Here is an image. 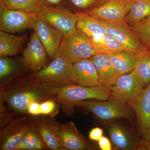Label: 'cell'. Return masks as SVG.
<instances>
[{
	"label": "cell",
	"instance_id": "obj_3",
	"mask_svg": "<svg viewBox=\"0 0 150 150\" xmlns=\"http://www.w3.org/2000/svg\"><path fill=\"white\" fill-rule=\"evenodd\" d=\"M75 106L84 108L102 120L119 118H132V111L129 104L110 96L106 100H87L77 103Z\"/></svg>",
	"mask_w": 150,
	"mask_h": 150
},
{
	"label": "cell",
	"instance_id": "obj_32",
	"mask_svg": "<svg viewBox=\"0 0 150 150\" xmlns=\"http://www.w3.org/2000/svg\"><path fill=\"white\" fill-rule=\"evenodd\" d=\"M41 5L44 7L65 6V0H39Z\"/></svg>",
	"mask_w": 150,
	"mask_h": 150
},
{
	"label": "cell",
	"instance_id": "obj_9",
	"mask_svg": "<svg viewBox=\"0 0 150 150\" xmlns=\"http://www.w3.org/2000/svg\"><path fill=\"white\" fill-rule=\"evenodd\" d=\"M144 87L134 70L121 75L109 89L110 96L130 105L139 96Z\"/></svg>",
	"mask_w": 150,
	"mask_h": 150
},
{
	"label": "cell",
	"instance_id": "obj_16",
	"mask_svg": "<svg viewBox=\"0 0 150 150\" xmlns=\"http://www.w3.org/2000/svg\"><path fill=\"white\" fill-rule=\"evenodd\" d=\"M110 139L118 149L143 150L142 140L118 123H112L108 127Z\"/></svg>",
	"mask_w": 150,
	"mask_h": 150
},
{
	"label": "cell",
	"instance_id": "obj_2",
	"mask_svg": "<svg viewBox=\"0 0 150 150\" xmlns=\"http://www.w3.org/2000/svg\"><path fill=\"white\" fill-rule=\"evenodd\" d=\"M101 53H106L77 30L63 37L57 56H61L73 64L79 60L90 59Z\"/></svg>",
	"mask_w": 150,
	"mask_h": 150
},
{
	"label": "cell",
	"instance_id": "obj_4",
	"mask_svg": "<svg viewBox=\"0 0 150 150\" xmlns=\"http://www.w3.org/2000/svg\"><path fill=\"white\" fill-rule=\"evenodd\" d=\"M110 96L109 90L102 86L86 87L68 84L59 87L57 98L61 104L69 108L83 100H106Z\"/></svg>",
	"mask_w": 150,
	"mask_h": 150
},
{
	"label": "cell",
	"instance_id": "obj_21",
	"mask_svg": "<svg viewBox=\"0 0 150 150\" xmlns=\"http://www.w3.org/2000/svg\"><path fill=\"white\" fill-rule=\"evenodd\" d=\"M0 31V57L12 56L22 51L28 39L27 35H16Z\"/></svg>",
	"mask_w": 150,
	"mask_h": 150
},
{
	"label": "cell",
	"instance_id": "obj_12",
	"mask_svg": "<svg viewBox=\"0 0 150 150\" xmlns=\"http://www.w3.org/2000/svg\"><path fill=\"white\" fill-rule=\"evenodd\" d=\"M32 28L37 33L46 49L48 57L53 59L56 58L64 37L63 34L38 16Z\"/></svg>",
	"mask_w": 150,
	"mask_h": 150
},
{
	"label": "cell",
	"instance_id": "obj_26",
	"mask_svg": "<svg viewBox=\"0 0 150 150\" xmlns=\"http://www.w3.org/2000/svg\"><path fill=\"white\" fill-rule=\"evenodd\" d=\"M150 16V0H137L125 20L128 24L131 25Z\"/></svg>",
	"mask_w": 150,
	"mask_h": 150
},
{
	"label": "cell",
	"instance_id": "obj_20",
	"mask_svg": "<svg viewBox=\"0 0 150 150\" xmlns=\"http://www.w3.org/2000/svg\"><path fill=\"white\" fill-rule=\"evenodd\" d=\"M36 128L47 147L53 150H66L61 140L59 126L50 120L39 121Z\"/></svg>",
	"mask_w": 150,
	"mask_h": 150
},
{
	"label": "cell",
	"instance_id": "obj_36",
	"mask_svg": "<svg viewBox=\"0 0 150 150\" xmlns=\"http://www.w3.org/2000/svg\"><path fill=\"white\" fill-rule=\"evenodd\" d=\"M143 150H150V138L142 140Z\"/></svg>",
	"mask_w": 150,
	"mask_h": 150
},
{
	"label": "cell",
	"instance_id": "obj_13",
	"mask_svg": "<svg viewBox=\"0 0 150 150\" xmlns=\"http://www.w3.org/2000/svg\"><path fill=\"white\" fill-rule=\"evenodd\" d=\"M137 118V127L144 139L150 138V83L130 105Z\"/></svg>",
	"mask_w": 150,
	"mask_h": 150
},
{
	"label": "cell",
	"instance_id": "obj_15",
	"mask_svg": "<svg viewBox=\"0 0 150 150\" xmlns=\"http://www.w3.org/2000/svg\"><path fill=\"white\" fill-rule=\"evenodd\" d=\"M30 123L25 118L14 120L1 134V150H13L21 142Z\"/></svg>",
	"mask_w": 150,
	"mask_h": 150
},
{
	"label": "cell",
	"instance_id": "obj_14",
	"mask_svg": "<svg viewBox=\"0 0 150 150\" xmlns=\"http://www.w3.org/2000/svg\"><path fill=\"white\" fill-rule=\"evenodd\" d=\"M69 79L71 82L82 86H101L98 73L91 59H81L75 62Z\"/></svg>",
	"mask_w": 150,
	"mask_h": 150
},
{
	"label": "cell",
	"instance_id": "obj_8",
	"mask_svg": "<svg viewBox=\"0 0 150 150\" xmlns=\"http://www.w3.org/2000/svg\"><path fill=\"white\" fill-rule=\"evenodd\" d=\"M73 64L58 56L53 61L40 71L33 73L31 77L59 85L71 83L69 79Z\"/></svg>",
	"mask_w": 150,
	"mask_h": 150
},
{
	"label": "cell",
	"instance_id": "obj_33",
	"mask_svg": "<svg viewBox=\"0 0 150 150\" xmlns=\"http://www.w3.org/2000/svg\"><path fill=\"white\" fill-rule=\"evenodd\" d=\"M103 129L99 127H96L92 129L90 132L89 138L92 141L98 142L103 136Z\"/></svg>",
	"mask_w": 150,
	"mask_h": 150
},
{
	"label": "cell",
	"instance_id": "obj_23",
	"mask_svg": "<svg viewBox=\"0 0 150 150\" xmlns=\"http://www.w3.org/2000/svg\"><path fill=\"white\" fill-rule=\"evenodd\" d=\"M45 145L36 125L30 123L29 129L15 150H43L45 149Z\"/></svg>",
	"mask_w": 150,
	"mask_h": 150
},
{
	"label": "cell",
	"instance_id": "obj_11",
	"mask_svg": "<svg viewBox=\"0 0 150 150\" xmlns=\"http://www.w3.org/2000/svg\"><path fill=\"white\" fill-rule=\"evenodd\" d=\"M48 56L44 46L34 31L23 53L22 62L25 67L33 73L36 72L46 67Z\"/></svg>",
	"mask_w": 150,
	"mask_h": 150
},
{
	"label": "cell",
	"instance_id": "obj_22",
	"mask_svg": "<svg viewBox=\"0 0 150 150\" xmlns=\"http://www.w3.org/2000/svg\"><path fill=\"white\" fill-rule=\"evenodd\" d=\"M108 54L113 67L120 76L134 69L139 56V53L129 50Z\"/></svg>",
	"mask_w": 150,
	"mask_h": 150
},
{
	"label": "cell",
	"instance_id": "obj_31",
	"mask_svg": "<svg viewBox=\"0 0 150 150\" xmlns=\"http://www.w3.org/2000/svg\"><path fill=\"white\" fill-rule=\"evenodd\" d=\"M56 104L54 100H47L40 103L41 115H48L52 113L55 110Z\"/></svg>",
	"mask_w": 150,
	"mask_h": 150
},
{
	"label": "cell",
	"instance_id": "obj_28",
	"mask_svg": "<svg viewBox=\"0 0 150 150\" xmlns=\"http://www.w3.org/2000/svg\"><path fill=\"white\" fill-rule=\"evenodd\" d=\"M129 25L142 44L150 49V16Z\"/></svg>",
	"mask_w": 150,
	"mask_h": 150
},
{
	"label": "cell",
	"instance_id": "obj_25",
	"mask_svg": "<svg viewBox=\"0 0 150 150\" xmlns=\"http://www.w3.org/2000/svg\"><path fill=\"white\" fill-rule=\"evenodd\" d=\"M8 8L17 10L38 15L43 9L39 0H0Z\"/></svg>",
	"mask_w": 150,
	"mask_h": 150
},
{
	"label": "cell",
	"instance_id": "obj_35",
	"mask_svg": "<svg viewBox=\"0 0 150 150\" xmlns=\"http://www.w3.org/2000/svg\"><path fill=\"white\" fill-rule=\"evenodd\" d=\"M40 103L38 102L32 103L28 106V112L32 115H41Z\"/></svg>",
	"mask_w": 150,
	"mask_h": 150
},
{
	"label": "cell",
	"instance_id": "obj_10",
	"mask_svg": "<svg viewBox=\"0 0 150 150\" xmlns=\"http://www.w3.org/2000/svg\"><path fill=\"white\" fill-rule=\"evenodd\" d=\"M100 21L104 25L106 33L115 38L129 51L139 53L147 48L142 44L126 21Z\"/></svg>",
	"mask_w": 150,
	"mask_h": 150
},
{
	"label": "cell",
	"instance_id": "obj_27",
	"mask_svg": "<svg viewBox=\"0 0 150 150\" xmlns=\"http://www.w3.org/2000/svg\"><path fill=\"white\" fill-rule=\"evenodd\" d=\"M91 41L108 54L129 50L115 38L107 33Z\"/></svg>",
	"mask_w": 150,
	"mask_h": 150
},
{
	"label": "cell",
	"instance_id": "obj_7",
	"mask_svg": "<svg viewBox=\"0 0 150 150\" xmlns=\"http://www.w3.org/2000/svg\"><path fill=\"white\" fill-rule=\"evenodd\" d=\"M137 0H107L86 13L99 20L110 22L125 21Z\"/></svg>",
	"mask_w": 150,
	"mask_h": 150
},
{
	"label": "cell",
	"instance_id": "obj_6",
	"mask_svg": "<svg viewBox=\"0 0 150 150\" xmlns=\"http://www.w3.org/2000/svg\"><path fill=\"white\" fill-rule=\"evenodd\" d=\"M38 16L59 30L64 36L77 30V15L65 6L43 7Z\"/></svg>",
	"mask_w": 150,
	"mask_h": 150
},
{
	"label": "cell",
	"instance_id": "obj_29",
	"mask_svg": "<svg viewBox=\"0 0 150 150\" xmlns=\"http://www.w3.org/2000/svg\"><path fill=\"white\" fill-rule=\"evenodd\" d=\"M107 0H65V7L73 12L86 13Z\"/></svg>",
	"mask_w": 150,
	"mask_h": 150
},
{
	"label": "cell",
	"instance_id": "obj_34",
	"mask_svg": "<svg viewBox=\"0 0 150 150\" xmlns=\"http://www.w3.org/2000/svg\"><path fill=\"white\" fill-rule=\"evenodd\" d=\"M100 149L102 150H111L112 146L110 140L107 137L103 136L98 141Z\"/></svg>",
	"mask_w": 150,
	"mask_h": 150
},
{
	"label": "cell",
	"instance_id": "obj_18",
	"mask_svg": "<svg viewBox=\"0 0 150 150\" xmlns=\"http://www.w3.org/2000/svg\"><path fill=\"white\" fill-rule=\"evenodd\" d=\"M62 144L66 150H84L89 149L87 142L80 134L74 122L59 126Z\"/></svg>",
	"mask_w": 150,
	"mask_h": 150
},
{
	"label": "cell",
	"instance_id": "obj_24",
	"mask_svg": "<svg viewBox=\"0 0 150 150\" xmlns=\"http://www.w3.org/2000/svg\"><path fill=\"white\" fill-rule=\"evenodd\" d=\"M134 71L144 86L150 83V49L146 48L139 53Z\"/></svg>",
	"mask_w": 150,
	"mask_h": 150
},
{
	"label": "cell",
	"instance_id": "obj_5",
	"mask_svg": "<svg viewBox=\"0 0 150 150\" xmlns=\"http://www.w3.org/2000/svg\"><path fill=\"white\" fill-rule=\"evenodd\" d=\"M38 15L11 9L0 3V30L11 33L32 28Z\"/></svg>",
	"mask_w": 150,
	"mask_h": 150
},
{
	"label": "cell",
	"instance_id": "obj_30",
	"mask_svg": "<svg viewBox=\"0 0 150 150\" xmlns=\"http://www.w3.org/2000/svg\"><path fill=\"white\" fill-rule=\"evenodd\" d=\"M19 65L15 59L10 56L0 58V79L2 81L8 79L17 72Z\"/></svg>",
	"mask_w": 150,
	"mask_h": 150
},
{
	"label": "cell",
	"instance_id": "obj_17",
	"mask_svg": "<svg viewBox=\"0 0 150 150\" xmlns=\"http://www.w3.org/2000/svg\"><path fill=\"white\" fill-rule=\"evenodd\" d=\"M96 68L100 85L109 90L120 76L113 67L108 53H101L90 58Z\"/></svg>",
	"mask_w": 150,
	"mask_h": 150
},
{
	"label": "cell",
	"instance_id": "obj_1",
	"mask_svg": "<svg viewBox=\"0 0 150 150\" xmlns=\"http://www.w3.org/2000/svg\"><path fill=\"white\" fill-rule=\"evenodd\" d=\"M61 85L39 80L29 76L3 91V96L9 105L18 112H26L33 102H43L57 96Z\"/></svg>",
	"mask_w": 150,
	"mask_h": 150
},
{
	"label": "cell",
	"instance_id": "obj_19",
	"mask_svg": "<svg viewBox=\"0 0 150 150\" xmlns=\"http://www.w3.org/2000/svg\"><path fill=\"white\" fill-rule=\"evenodd\" d=\"M76 13L78 17L77 30L86 36L90 41L106 34L105 28L100 21L86 13Z\"/></svg>",
	"mask_w": 150,
	"mask_h": 150
}]
</instances>
